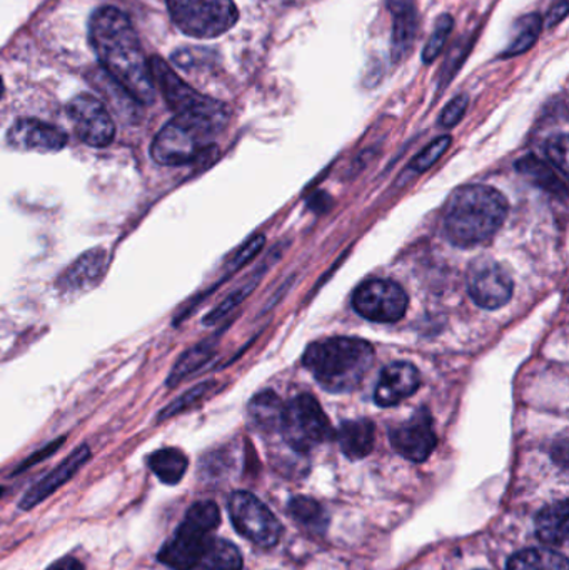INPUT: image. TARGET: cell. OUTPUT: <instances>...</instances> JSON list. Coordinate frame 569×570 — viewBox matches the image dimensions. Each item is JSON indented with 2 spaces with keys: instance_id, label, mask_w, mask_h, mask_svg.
I'll return each instance as SVG.
<instances>
[{
  "instance_id": "39",
  "label": "cell",
  "mask_w": 569,
  "mask_h": 570,
  "mask_svg": "<svg viewBox=\"0 0 569 570\" xmlns=\"http://www.w3.org/2000/svg\"><path fill=\"white\" fill-rule=\"evenodd\" d=\"M47 570H84V566L80 564V562L77 561V559L66 558L60 559L59 562H56V564L50 566V568Z\"/></svg>"
},
{
  "instance_id": "5",
  "label": "cell",
  "mask_w": 569,
  "mask_h": 570,
  "mask_svg": "<svg viewBox=\"0 0 569 570\" xmlns=\"http://www.w3.org/2000/svg\"><path fill=\"white\" fill-rule=\"evenodd\" d=\"M219 522V508L214 502H197L187 512L174 538L159 552V561L174 570H193L213 541L210 534Z\"/></svg>"
},
{
  "instance_id": "14",
  "label": "cell",
  "mask_w": 569,
  "mask_h": 570,
  "mask_svg": "<svg viewBox=\"0 0 569 570\" xmlns=\"http://www.w3.org/2000/svg\"><path fill=\"white\" fill-rule=\"evenodd\" d=\"M7 144L17 150L57 153L67 146V134L39 119H19L7 132Z\"/></svg>"
},
{
  "instance_id": "20",
  "label": "cell",
  "mask_w": 569,
  "mask_h": 570,
  "mask_svg": "<svg viewBox=\"0 0 569 570\" xmlns=\"http://www.w3.org/2000/svg\"><path fill=\"white\" fill-rule=\"evenodd\" d=\"M534 525L541 542L548 546H563L568 541V502H555L541 509Z\"/></svg>"
},
{
  "instance_id": "15",
  "label": "cell",
  "mask_w": 569,
  "mask_h": 570,
  "mask_svg": "<svg viewBox=\"0 0 569 570\" xmlns=\"http://www.w3.org/2000/svg\"><path fill=\"white\" fill-rule=\"evenodd\" d=\"M421 374L410 362H393L381 372L374 391V402L380 407H393L411 397L420 389Z\"/></svg>"
},
{
  "instance_id": "36",
  "label": "cell",
  "mask_w": 569,
  "mask_h": 570,
  "mask_svg": "<svg viewBox=\"0 0 569 570\" xmlns=\"http://www.w3.org/2000/svg\"><path fill=\"white\" fill-rule=\"evenodd\" d=\"M264 243H266V239H264L263 236H256L254 239H251L249 243L233 257V261H230V271L234 273V271L243 267L244 264L249 263V261L263 249Z\"/></svg>"
},
{
  "instance_id": "22",
  "label": "cell",
  "mask_w": 569,
  "mask_h": 570,
  "mask_svg": "<svg viewBox=\"0 0 569 570\" xmlns=\"http://www.w3.org/2000/svg\"><path fill=\"white\" fill-rule=\"evenodd\" d=\"M193 570H243V556L233 542L213 539Z\"/></svg>"
},
{
  "instance_id": "33",
  "label": "cell",
  "mask_w": 569,
  "mask_h": 570,
  "mask_svg": "<svg viewBox=\"0 0 569 570\" xmlns=\"http://www.w3.org/2000/svg\"><path fill=\"white\" fill-rule=\"evenodd\" d=\"M547 157L550 159L551 166L557 167L565 177L568 176V136L567 134H560V136L551 137L548 140Z\"/></svg>"
},
{
  "instance_id": "23",
  "label": "cell",
  "mask_w": 569,
  "mask_h": 570,
  "mask_svg": "<svg viewBox=\"0 0 569 570\" xmlns=\"http://www.w3.org/2000/svg\"><path fill=\"white\" fill-rule=\"evenodd\" d=\"M187 465H189V461L179 449H160L149 458L150 471L167 485L179 484L180 479L186 474Z\"/></svg>"
},
{
  "instance_id": "41",
  "label": "cell",
  "mask_w": 569,
  "mask_h": 570,
  "mask_svg": "<svg viewBox=\"0 0 569 570\" xmlns=\"http://www.w3.org/2000/svg\"><path fill=\"white\" fill-rule=\"evenodd\" d=\"M3 489H0V495H2Z\"/></svg>"
},
{
  "instance_id": "25",
  "label": "cell",
  "mask_w": 569,
  "mask_h": 570,
  "mask_svg": "<svg viewBox=\"0 0 569 570\" xmlns=\"http://www.w3.org/2000/svg\"><path fill=\"white\" fill-rule=\"evenodd\" d=\"M283 409V401L273 391L261 392V394L254 395L253 401L249 402L251 419L261 431L279 429Z\"/></svg>"
},
{
  "instance_id": "9",
  "label": "cell",
  "mask_w": 569,
  "mask_h": 570,
  "mask_svg": "<svg viewBox=\"0 0 569 570\" xmlns=\"http://www.w3.org/2000/svg\"><path fill=\"white\" fill-rule=\"evenodd\" d=\"M229 514L237 532L259 548H274L279 542L283 525L251 492H234L229 502Z\"/></svg>"
},
{
  "instance_id": "21",
  "label": "cell",
  "mask_w": 569,
  "mask_h": 570,
  "mask_svg": "<svg viewBox=\"0 0 569 570\" xmlns=\"http://www.w3.org/2000/svg\"><path fill=\"white\" fill-rule=\"evenodd\" d=\"M514 167H517L521 176L527 177L534 186L553 194V196L567 199V184L563 183V179L558 177L557 170H555L550 164L541 160L540 157L531 156V154L530 156L521 157V159L514 164Z\"/></svg>"
},
{
  "instance_id": "2",
  "label": "cell",
  "mask_w": 569,
  "mask_h": 570,
  "mask_svg": "<svg viewBox=\"0 0 569 570\" xmlns=\"http://www.w3.org/2000/svg\"><path fill=\"white\" fill-rule=\"evenodd\" d=\"M508 200L500 190L483 184L458 187L444 210V233L453 246L470 247L488 243L503 226Z\"/></svg>"
},
{
  "instance_id": "8",
  "label": "cell",
  "mask_w": 569,
  "mask_h": 570,
  "mask_svg": "<svg viewBox=\"0 0 569 570\" xmlns=\"http://www.w3.org/2000/svg\"><path fill=\"white\" fill-rule=\"evenodd\" d=\"M149 69L153 73L154 83H157L159 89L163 90L167 106L173 112H176V116H180V114H200V116L229 117V109H227L226 104L197 92L189 83L184 82L174 72L173 67L160 57H150Z\"/></svg>"
},
{
  "instance_id": "40",
  "label": "cell",
  "mask_w": 569,
  "mask_h": 570,
  "mask_svg": "<svg viewBox=\"0 0 569 570\" xmlns=\"http://www.w3.org/2000/svg\"><path fill=\"white\" fill-rule=\"evenodd\" d=\"M3 94V80L2 77H0V97H2Z\"/></svg>"
},
{
  "instance_id": "10",
  "label": "cell",
  "mask_w": 569,
  "mask_h": 570,
  "mask_svg": "<svg viewBox=\"0 0 569 570\" xmlns=\"http://www.w3.org/2000/svg\"><path fill=\"white\" fill-rule=\"evenodd\" d=\"M406 292L400 284L387 279H373L361 284L353 295V307L361 317L380 324H393L406 314Z\"/></svg>"
},
{
  "instance_id": "7",
  "label": "cell",
  "mask_w": 569,
  "mask_h": 570,
  "mask_svg": "<svg viewBox=\"0 0 569 570\" xmlns=\"http://www.w3.org/2000/svg\"><path fill=\"white\" fill-rule=\"evenodd\" d=\"M279 429L286 444L300 454H307L333 438L330 419L310 394L297 395L284 405Z\"/></svg>"
},
{
  "instance_id": "34",
  "label": "cell",
  "mask_w": 569,
  "mask_h": 570,
  "mask_svg": "<svg viewBox=\"0 0 569 570\" xmlns=\"http://www.w3.org/2000/svg\"><path fill=\"white\" fill-rule=\"evenodd\" d=\"M468 106H470V97L467 94H460V96L454 97L447 107H444L443 114H441L440 124L443 127L458 126L463 119L464 114H467Z\"/></svg>"
},
{
  "instance_id": "11",
  "label": "cell",
  "mask_w": 569,
  "mask_h": 570,
  "mask_svg": "<svg viewBox=\"0 0 569 570\" xmlns=\"http://www.w3.org/2000/svg\"><path fill=\"white\" fill-rule=\"evenodd\" d=\"M77 137L90 147H107L116 137V124L107 107L90 94H79L67 104Z\"/></svg>"
},
{
  "instance_id": "31",
  "label": "cell",
  "mask_w": 569,
  "mask_h": 570,
  "mask_svg": "<svg viewBox=\"0 0 569 570\" xmlns=\"http://www.w3.org/2000/svg\"><path fill=\"white\" fill-rule=\"evenodd\" d=\"M450 146V136L440 137V139L431 142L423 153L418 154V156L414 157L413 163H411V169H413L414 173H426V170H430L431 167H433L434 164L444 156V153H447L448 147Z\"/></svg>"
},
{
  "instance_id": "3",
  "label": "cell",
  "mask_w": 569,
  "mask_h": 570,
  "mask_svg": "<svg viewBox=\"0 0 569 570\" xmlns=\"http://www.w3.org/2000/svg\"><path fill=\"white\" fill-rule=\"evenodd\" d=\"M374 364V347L363 338L333 337L306 348L303 365L326 391L351 392Z\"/></svg>"
},
{
  "instance_id": "26",
  "label": "cell",
  "mask_w": 569,
  "mask_h": 570,
  "mask_svg": "<svg viewBox=\"0 0 569 570\" xmlns=\"http://www.w3.org/2000/svg\"><path fill=\"white\" fill-rule=\"evenodd\" d=\"M508 570H569L567 559L551 549H527L508 562Z\"/></svg>"
},
{
  "instance_id": "24",
  "label": "cell",
  "mask_w": 569,
  "mask_h": 570,
  "mask_svg": "<svg viewBox=\"0 0 569 570\" xmlns=\"http://www.w3.org/2000/svg\"><path fill=\"white\" fill-rule=\"evenodd\" d=\"M541 32H543V17L540 13H528V16L520 17L514 22L510 46L501 53V57L510 59V57L520 56V53L533 49Z\"/></svg>"
},
{
  "instance_id": "27",
  "label": "cell",
  "mask_w": 569,
  "mask_h": 570,
  "mask_svg": "<svg viewBox=\"0 0 569 570\" xmlns=\"http://www.w3.org/2000/svg\"><path fill=\"white\" fill-rule=\"evenodd\" d=\"M290 514L293 515L294 521L303 528L310 529L311 532H324L330 525V518H327L326 511L320 502L314 499L294 498L290 502Z\"/></svg>"
},
{
  "instance_id": "30",
  "label": "cell",
  "mask_w": 569,
  "mask_h": 570,
  "mask_svg": "<svg viewBox=\"0 0 569 570\" xmlns=\"http://www.w3.org/2000/svg\"><path fill=\"white\" fill-rule=\"evenodd\" d=\"M453 27L454 19L450 13H441V16L438 17L433 33H431L430 40H428L426 47H424L423 50L424 63L433 62V60L443 52L451 32H453Z\"/></svg>"
},
{
  "instance_id": "35",
  "label": "cell",
  "mask_w": 569,
  "mask_h": 570,
  "mask_svg": "<svg viewBox=\"0 0 569 570\" xmlns=\"http://www.w3.org/2000/svg\"><path fill=\"white\" fill-rule=\"evenodd\" d=\"M471 50V42L468 46H464L463 42L460 46L454 47L453 52H451L450 59L444 62L443 76H441V89L447 86L448 82L453 80L454 73L461 69L463 66L464 59H467L468 53Z\"/></svg>"
},
{
  "instance_id": "32",
  "label": "cell",
  "mask_w": 569,
  "mask_h": 570,
  "mask_svg": "<svg viewBox=\"0 0 569 570\" xmlns=\"http://www.w3.org/2000/svg\"><path fill=\"white\" fill-rule=\"evenodd\" d=\"M254 287H256V283H249L237 288V291L233 292L229 297L224 298V301L220 302L213 312H209V315L204 318V324L216 325L217 322L223 321V318L226 317V315H229L237 305H241V302H243L244 298L254 291Z\"/></svg>"
},
{
  "instance_id": "13",
  "label": "cell",
  "mask_w": 569,
  "mask_h": 570,
  "mask_svg": "<svg viewBox=\"0 0 569 570\" xmlns=\"http://www.w3.org/2000/svg\"><path fill=\"white\" fill-rule=\"evenodd\" d=\"M391 445L398 454L411 462H424L434 449L438 438L433 428V417L428 409H420L410 421L393 429L390 434Z\"/></svg>"
},
{
  "instance_id": "38",
  "label": "cell",
  "mask_w": 569,
  "mask_h": 570,
  "mask_svg": "<svg viewBox=\"0 0 569 570\" xmlns=\"http://www.w3.org/2000/svg\"><path fill=\"white\" fill-rule=\"evenodd\" d=\"M568 16V0H560V2L555 3L551 7L550 12H548L547 17V27H555L561 22V20L567 19Z\"/></svg>"
},
{
  "instance_id": "4",
  "label": "cell",
  "mask_w": 569,
  "mask_h": 570,
  "mask_svg": "<svg viewBox=\"0 0 569 570\" xmlns=\"http://www.w3.org/2000/svg\"><path fill=\"white\" fill-rule=\"evenodd\" d=\"M229 117L180 114L166 124L154 137L150 156L160 166H186L197 163L213 146L209 139L226 126Z\"/></svg>"
},
{
  "instance_id": "6",
  "label": "cell",
  "mask_w": 569,
  "mask_h": 570,
  "mask_svg": "<svg viewBox=\"0 0 569 570\" xmlns=\"http://www.w3.org/2000/svg\"><path fill=\"white\" fill-rule=\"evenodd\" d=\"M166 3L177 29L196 39H216L229 32L239 20L234 0H166Z\"/></svg>"
},
{
  "instance_id": "18",
  "label": "cell",
  "mask_w": 569,
  "mask_h": 570,
  "mask_svg": "<svg viewBox=\"0 0 569 570\" xmlns=\"http://www.w3.org/2000/svg\"><path fill=\"white\" fill-rule=\"evenodd\" d=\"M107 253L104 249L87 250L76 263L70 264L59 279L57 287L67 294L86 292L96 287L106 273Z\"/></svg>"
},
{
  "instance_id": "37",
  "label": "cell",
  "mask_w": 569,
  "mask_h": 570,
  "mask_svg": "<svg viewBox=\"0 0 569 570\" xmlns=\"http://www.w3.org/2000/svg\"><path fill=\"white\" fill-rule=\"evenodd\" d=\"M63 441H66V439L60 438L57 439L56 442H50L49 445H46V448L40 449L39 452H36V454H33L32 458L27 459V461L23 462L22 465H20V469L17 472L26 471L27 468H32V465L37 464V462L43 461V459L49 458L50 454H53V452H56L57 449H59L60 445L63 444Z\"/></svg>"
},
{
  "instance_id": "19",
  "label": "cell",
  "mask_w": 569,
  "mask_h": 570,
  "mask_svg": "<svg viewBox=\"0 0 569 570\" xmlns=\"http://www.w3.org/2000/svg\"><path fill=\"white\" fill-rule=\"evenodd\" d=\"M341 451L351 461H360L373 452L374 439H376V429L367 419H357V421H346L341 424L340 432Z\"/></svg>"
},
{
  "instance_id": "17",
  "label": "cell",
  "mask_w": 569,
  "mask_h": 570,
  "mask_svg": "<svg viewBox=\"0 0 569 570\" xmlns=\"http://www.w3.org/2000/svg\"><path fill=\"white\" fill-rule=\"evenodd\" d=\"M393 33H391V60L393 63L403 62L408 52L413 49L416 40L420 13L414 0H387Z\"/></svg>"
},
{
  "instance_id": "1",
  "label": "cell",
  "mask_w": 569,
  "mask_h": 570,
  "mask_svg": "<svg viewBox=\"0 0 569 570\" xmlns=\"http://www.w3.org/2000/svg\"><path fill=\"white\" fill-rule=\"evenodd\" d=\"M89 39L107 76L136 102L149 106L156 83L129 17L116 7H100L90 17Z\"/></svg>"
},
{
  "instance_id": "16",
  "label": "cell",
  "mask_w": 569,
  "mask_h": 570,
  "mask_svg": "<svg viewBox=\"0 0 569 570\" xmlns=\"http://www.w3.org/2000/svg\"><path fill=\"white\" fill-rule=\"evenodd\" d=\"M90 459V449L86 444L79 445L69 458L63 459L52 472L46 475L42 481L37 482L36 485L27 491L20 501V509L22 511H29V509L36 508L40 502L46 501L47 498L59 491L63 484L70 481L80 469L84 468L87 461Z\"/></svg>"
},
{
  "instance_id": "28",
  "label": "cell",
  "mask_w": 569,
  "mask_h": 570,
  "mask_svg": "<svg viewBox=\"0 0 569 570\" xmlns=\"http://www.w3.org/2000/svg\"><path fill=\"white\" fill-rule=\"evenodd\" d=\"M213 355V342H203V344H197L196 347L189 348L186 354L180 355L179 361L174 365L169 377H167V385H169V387H176V385L180 384L187 375L199 371L206 362L210 361Z\"/></svg>"
},
{
  "instance_id": "29",
  "label": "cell",
  "mask_w": 569,
  "mask_h": 570,
  "mask_svg": "<svg viewBox=\"0 0 569 570\" xmlns=\"http://www.w3.org/2000/svg\"><path fill=\"white\" fill-rule=\"evenodd\" d=\"M216 389L217 384L214 381L197 384L196 387L190 389L186 394L179 395L176 401L170 402V404L160 412L159 421H167V419L174 417V415L183 414L187 409L194 407V405L203 402L204 399L209 397Z\"/></svg>"
},
{
  "instance_id": "12",
  "label": "cell",
  "mask_w": 569,
  "mask_h": 570,
  "mask_svg": "<svg viewBox=\"0 0 569 570\" xmlns=\"http://www.w3.org/2000/svg\"><path fill=\"white\" fill-rule=\"evenodd\" d=\"M468 292L480 307L497 311L510 302L513 281L497 261L480 257L468 269Z\"/></svg>"
}]
</instances>
